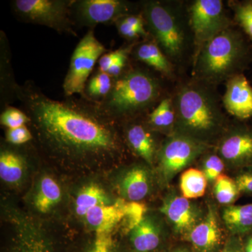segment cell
<instances>
[{"label": "cell", "mask_w": 252, "mask_h": 252, "mask_svg": "<svg viewBox=\"0 0 252 252\" xmlns=\"http://www.w3.org/2000/svg\"><path fill=\"white\" fill-rule=\"evenodd\" d=\"M160 212L174 235L185 240L203 220L206 211L198 204L171 192L164 198Z\"/></svg>", "instance_id": "11"}, {"label": "cell", "mask_w": 252, "mask_h": 252, "mask_svg": "<svg viewBox=\"0 0 252 252\" xmlns=\"http://www.w3.org/2000/svg\"><path fill=\"white\" fill-rule=\"evenodd\" d=\"M12 89L38 140L52 157L69 161H103L122 152L114 119L99 103L56 100L31 81L23 86L14 83Z\"/></svg>", "instance_id": "1"}, {"label": "cell", "mask_w": 252, "mask_h": 252, "mask_svg": "<svg viewBox=\"0 0 252 252\" xmlns=\"http://www.w3.org/2000/svg\"><path fill=\"white\" fill-rule=\"evenodd\" d=\"M137 59L148 64L163 75L170 77L173 72L172 63L156 41L142 43L135 51Z\"/></svg>", "instance_id": "21"}, {"label": "cell", "mask_w": 252, "mask_h": 252, "mask_svg": "<svg viewBox=\"0 0 252 252\" xmlns=\"http://www.w3.org/2000/svg\"><path fill=\"white\" fill-rule=\"evenodd\" d=\"M88 252H115L111 233L97 232L95 240Z\"/></svg>", "instance_id": "33"}, {"label": "cell", "mask_w": 252, "mask_h": 252, "mask_svg": "<svg viewBox=\"0 0 252 252\" xmlns=\"http://www.w3.org/2000/svg\"><path fill=\"white\" fill-rule=\"evenodd\" d=\"M250 49L243 34L231 27L205 43L195 54V79L216 85L242 74Z\"/></svg>", "instance_id": "3"}, {"label": "cell", "mask_w": 252, "mask_h": 252, "mask_svg": "<svg viewBox=\"0 0 252 252\" xmlns=\"http://www.w3.org/2000/svg\"><path fill=\"white\" fill-rule=\"evenodd\" d=\"M144 15L156 42L168 59L180 61L189 45V36L183 18L174 8L160 1H148Z\"/></svg>", "instance_id": "5"}, {"label": "cell", "mask_w": 252, "mask_h": 252, "mask_svg": "<svg viewBox=\"0 0 252 252\" xmlns=\"http://www.w3.org/2000/svg\"><path fill=\"white\" fill-rule=\"evenodd\" d=\"M210 147L180 134L169 135L159 149L157 158L162 182L165 185L170 183L176 175L205 155Z\"/></svg>", "instance_id": "7"}, {"label": "cell", "mask_w": 252, "mask_h": 252, "mask_svg": "<svg viewBox=\"0 0 252 252\" xmlns=\"http://www.w3.org/2000/svg\"><path fill=\"white\" fill-rule=\"evenodd\" d=\"M153 176L148 167L136 165L127 169L119 179L117 189L122 199L140 202L152 193Z\"/></svg>", "instance_id": "17"}, {"label": "cell", "mask_w": 252, "mask_h": 252, "mask_svg": "<svg viewBox=\"0 0 252 252\" xmlns=\"http://www.w3.org/2000/svg\"><path fill=\"white\" fill-rule=\"evenodd\" d=\"M131 48H132V46H128L125 49H118L117 51H112L109 54L102 55L99 61L100 72H107L109 68L117 62L118 60L121 59L124 55L130 52Z\"/></svg>", "instance_id": "34"}, {"label": "cell", "mask_w": 252, "mask_h": 252, "mask_svg": "<svg viewBox=\"0 0 252 252\" xmlns=\"http://www.w3.org/2000/svg\"><path fill=\"white\" fill-rule=\"evenodd\" d=\"M220 252H244L243 238L230 235Z\"/></svg>", "instance_id": "37"}, {"label": "cell", "mask_w": 252, "mask_h": 252, "mask_svg": "<svg viewBox=\"0 0 252 252\" xmlns=\"http://www.w3.org/2000/svg\"><path fill=\"white\" fill-rule=\"evenodd\" d=\"M221 218L230 234L243 238L252 233V203L225 206Z\"/></svg>", "instance_id": "19"}, {"label": "cell", "mask_w": 252, "mask_h": 252, "mask_svg": "<svg viewBox=\"0 0 252 252\" xmlns=\"http://www.w3.org/2000/svg\"><path fill=\"white\" fill-rule=\"evenodd\" d=\"M217 154L233 170L251 168L252 126L241 124L227 129L218 141Z\"/></svg>", "instance_id": "10"}, {"label": "cell", "mask_w": 252, "mask_h": 252, "mask_svg": "<svg viewBox=\"0 0 252 252\" xmlns=\"http://www.w3.org/2000/svg\"><path fill=\"white\" fill-rule=\"evenodd\" d=\"M126 22L130 24L132 28H135L137 31L142 33V35L145 36L147 32L144 29V19L142 16H136V15H128L124 17Z\"/></svg>", "instance_id": "38"}, {"label": "cell", "mask_w": 252, "mask_h": 252, "mask_svg": "<svg viewBox=\"0 0 252 252\" xmlns=\"http://www.w3.org/2000/svg\"><path fill=\"white\" fill-rule=\"evenodd\" d=\"M214 194L220 205H232L240 195V191L234 179L222 174L214 182Z\"/></svg>", "instance_id": "27"}, {"label": "cell", "mask_w": 252, "mask_h": 252, "mask_svg": "<svg viewBox=\"0 0 252 252\" xmlns=\"http://www.w3.org/2000/svg\"><path fill=\"white\" fill-rule=\"evenodd\" d=\"M32 138V134L26 125L16 128L8 129L6 132V141L14 145L27 143Z\"/></svg>", "instance_id": "32"}, {"label": "cell", "mask_w": 252, "mask_h": 252, "mask_svg": "<svg viewBox=\"0 0 252 252\" xmlns=\"http://www.w3.org/2000/svg\"><path fill=\"white\" fill-rule=\"evenodd\" d=\"M234 180L240 193L252 195V167L239 172Z\"/></svg>", "instance_id": "35"}, {"label": "cell", "mask_w": 252, "mask_h": 252, "mask_svg": "<svg viewBox=\"0 0 252 252\" xmlns=\"http://www.w3.org/2000/svg\"><path fill=\"white\" fill-rule=\"evenodd\" d=\"M225 163L217 154H208L203 158L202 171L206 177L207 182H214L223 174Z\"/></svg>", "instance_id": "30"}, {"label": "cell", "mask_w": 252, "mask_h": 252, "mask_svg": "<svg viewBox=\"0 0 252 252\" xmlns=\"http://www.w3.org/2000/svg\"><path fill=\"white\" fill-rule=\"evenodd\" d=\"M62 190L58 182L50 176L43 177L39 182L33 198L37 212L46 214L61 202Z\"/></svg>", "instance_id": "20"}, {"label": "cell", "mask_w": 252, "mask_h": 252, "mask_svg": "<svg viewBox=\"0 0 252 252\" xmlns=\"http://www.w3.org/2000/svg\"><path fill=\"white\" fill-rule=\"evenodd\" d=\"M31 120L27 114L21 109L9 107L4 109L0 117V122L2 126L10 128H16L29 124Z\"/></svg>", "instance_id": "31"}, {"label": "cell", "mask_w": 252, "mask_h": 252, "mask_svg": "<svg viewBox=\"0 0 252 252\" xmlns=\"http://www.w3.org/2000/svg\"><path fill=\"white\" fill-rule=\"evenodd\" d=\"M18 233L16 245L9 252H54L49 240L36 229L24 227Z\"/></svg>", "instance_id": "24"}, {"label": "cell", "mask_w": 252, "mask_h": 252, "mask_svg": "<svg viewBox=\"0 0 252 252\" xmlns=\"http://www.w3.org/2000/svg\"><path fill=\"white\" fill-rule=\"evenodd\" d=\"M222 102L226 112L240 120L252 117V87L243 73L226 81Z\"/></svg>", "instance_id": "16"}, {"label": "cell", "mask_w": 252, "mask_h": 252, "mask_svg": "<svg viewBox=\"0 0 252 252\" xmlns=\"http://www.w3.org/2000/svg\"><path fill=\"white\" fill-rule=\"evenodd\" d=\"M129 54H126L123 56L121 59L118 60L117 62L113 64L107 70V74L112 77H119L122 73L123 69L126 65V61Z\"/></svg>", "instance_id": "39"}, {"label": "cell", "mask_w": 252, "mask_h": 252, "mask_svg": "<svg viewBox=\"0 0 252 252\" xmlns=\"http://www.w3.org/2000/svg\"><path fill=\"white\" fill-rule=\"evenodd\" d=\"M207 180L201 170L189 168L180 177V188L182 196L193 200L203 196L207 186Z\"/></svg>", "instance_id": "25"}, {"label": "cell", "mask_w": 252, "mask_h": 252, "mask_svg": "<svg viewBox=\"0 0 252 252\" xmlns=\"http://www.w3.org/2000/svg\"><path fill=\"white\" fill-rule=\"evenodd\" d=\"M167 252H193L191 248L187 245H178L175 248H172Z\"/></svg>", "instance_id": "41"}, {"label": "cell", "mask_w": 252, "mask_h": 252, "mask_svg": "<svg viewBox=\"0 0 252 252\" xmlns=\"http://www.w3.org/2000/svg\"><path fill=\"white\" fill-rule=\"evenodd\" d=\"M72 3L69 0H15L11 8L21 21L77 36L70 18Z\"/></svg>", "instance_id": "6"}, {"label": "cell", "mask_w": 252, "mask_h": 252, "mask_svg": "<svg viewBox=\"0 0 252 252\" xmlns=\"http://www.w3.org/2000/svg\"><path fill=\"white\" fill-rule=\"evenodd\" d=\"M161 94L160 83L152 74L132 69L117 77L99 105L114 118L132 117L150 108Z\"/></svg>", "instance_id": "4"}, {"label": "cell", "mask_w": 252, "mask_h": 252, "mask_svg": "<svg viewBox=\"0 0 252 252\" xmlns=\"http://www.w3.org/2000/svg\"><path fill=\"white\" fill-rule=\"evenodd\" d=\"M244 252H252V233L243 237Z\"/></svg>", "instance_id": "40"}, {"label": "cell", "mask_w": 252, "mask_h": 252, "mask_svg": "<svg viewBox=\"0 0 252 252\" xmlns=\"http://www.w3.org/2000/svg\"><path fill=\"white\" fill-rule=\"evenodd\" d=\"M148 121L149 124L154 128L170 131V133H173L176 115L172 98L162 99L149 114Z\"/></svg>", "instance_id": "26"}, {"label": "cell", "mask_w": 252, "mask_h": 252, "mask_svg": "<svg viewBox=\"0 0 252 252\" xmlns=\"http://www.w3.org/2000/svg\"><path fill=\"white\" fill-rule=\"evenodd\" d=\"M112 77L107 72H99L91 78L87 88V93L93 97H104L112 89Z\"/></svg>", "instance_id": "29"}, {"label": "cell", "mask_w": 252, "mask_h": 252, "mask_svg": "<svg viewBox=\"0 0 252 252\" xmlns=\"http://www.w3.org/2000/svg\"><path fill=\"white\" fill-rule=\"evenodd\" d=\"M116 23H117L118 31L121 35L126 39H133L138 38L140 36H143L140 31L132 28L130 24L126 22L124 18H121Z\"/></svg>", "instance_id": "36"}, {"label": "cell", "mask_w": 252, "mask_h": 252, "mask_svg": "<svg viewBox=\"0 0 252 252\" xmlns=\"http://www.w3.org/2000/svg\"><path fill=\"white\" fill-rule=\"evenodd\" d=\"M108 195L100 186L91 183L81 189L75 200V211L78 216L85 217L91 209L109 203Z\"/></svg>", "instance_id": "22"}, {"label": "cell", "mask_w": 252, "mask_h": 252, "mask_svg": "<svg viewBox=\"0 0 252 252\" xmlns=\"http://www.w3.org/2000/svg\"><path fill=\"white\" fill-rule=\"evenodd\" d=\"M147 212V208L140 202L126 201L124 199L114 204H103L91 209L85 220L91 228L97 232L112 233L113 228L120 222H129L140 220Z\"/></svg>", "instance_id": "12"}, {"label": "cell", "mask_w": 252, "mask_h": 252, "mask_svg": "<svg viewBox=\"0 0 252 252\" xmlns=\"http://www.w3.org/2000/svg\"><path fill=\"white\" fill-rule=\"evenodd\" d=\"M188 14L189 27L197 47L196 54L205 43L230 28V19L220 0L194 1L189 7Z\"/></svg>", "instance_id": "8"}, {"label": "cell", "mask_w": 252, "mask_h": 252, "mask_svg": "<svg viewBox=\"0 0 252 252\" xmlns=\"http://www.w3.org/2000/svg\"><path fill=\"white\" fill-rule=\"evenodd\" d=\"M131 8L130 3L122 0H81L73 1L72 11L81 25L93 27L117 22L130 15Z\"/></svg>", "instance_id": "13"}, {"label": "cell", "mask_w": 252, "mask_h": 252, "mask_svg": "<svg viewBox=\"0 0 252 252\" xmlns=\"http://www.w3.org/2000/svg\"><path fill=\"white\" fill-rule=\"evenodd\" d=\"M128 233L131 252H158L166 241L167 233L162 219L146 214Z\"/></svg>", "instance_id": "15"}, {"label": "cell", "mask_w": 252, "mask_h": 252, "mask_svg": "<svg viewBox=\"0 0 252 252\" xmlns=\"http://www.w3.org/2000/svg\"><path fill=\"white\" fill-rule=\"evenodd\" d=\"M212 87L195 79L178 89L172 98L176 115L173 133L209 146L221 137L228 129L227 118L223 104Z\"/></svg>", "instance_id": "2"}, {"label": "cell", "mask_w": 252, "mask_h": 252, "mask_svg": "<svg viewBox=\"0 0 252 252\" xmlns=\"http://www.w3.org/2000/svg\"><path fill=\"white\" fill-rule=\"evenodd\" d=\"M126 138L130 149L148 164L152 165L157 158L159 149L154 136L142 124H134L128 126Z\"/></svg>", "instance_id": "18"}, {"label": "cell", "mask_w": 252, "mask_h": 252, "mask_svg": "<svg viewBox=\"0 0 252 252\" xmlns=\"http://www.w3.org/2000/svg\"><path fill=\"white\" fill-rule=\"evenodd\" d=\"M105 51V47L94 36V31L88 32L79 41L71 58L69 70L63 83L66 95L84 94L88 77L97 60Z\"/></svg>", "instance_id": "9"}, {"label": "cell", "mask_w": 252, "mask_h": 252, "mask_svg": "<svg viewBox=\"0 0 252 252\" xmlns=\"http://www.w3.org/2000/svg\"><path fill=\"white\" fill-rule=\"evenodd\" d=\"M235 19L252 41V0L233 4Z\"/></svg>", "instance_id": "28"}, {"label": "cell", "mask_w": 252, "mask_h": 252, "mask_svg": "<svg viewBox=\"0 0 252 252\" xmlns=\"http://www.w3.org/2000/svg\"><path fill=\"white\" fill-rule=\"evenodd\" d=\"M26 162L20 154L4 149L0 154V177L6 183L16 185L21 182Z\"/></svg>", "instance_id": "23"}, {"label": "cell", "mask_w": 252, "mask_h": 252, "mask_svg": "<svg viewBox=\"0 0 252 252\" xmlns=\"http://www.w3.org/2000/svg\"><path fill=\"white\" fill-rule=\"evenodd\" d=\"M185 241L190 244L193 252H220L226 241L220 227L216 207L207 205L203 220L198 223Z\"/></svg>", "instance_id": "14"}]
</instances>
